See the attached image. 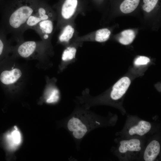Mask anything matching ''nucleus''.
<instances>
[{"instance_id":"obj_13","label":"nucleus","mask_w":161,"mask_h":161,"mask_svg":"<svg viewBox=\"0 0 161 161\" xmlns=\"http://www.w3.org/2000/svg\"><path fill=\"white\" fill-rule=\"evenodd\" d=\"M151 125L148 122L140 120L130 126L128 130V133L131 136H143L151 129Z\"/></svg>"},{"instance_id":"obj_10","label":"nucleus","mask_w":161,"mask_h":161,"mask_svg":"<svg viewBox=\"0 0 161 161\" xmlns=\"http://www.w3.org/2000/svg\"><path fill=\"white\" fill-rule=\"evenodd\" d=\"M4 140L8 149L13 151L16 150L21 143L22 135L18 128L14 126L5 134Z\"/></svg>"},{"instance_id":"obj_1","label":"nucleus","mask_w":161,"mask_h":161,"mask_svg":"<svg viewBox=\"0 0 161 161\" xmlns=\"http://www.w3.org/2000/svg\"><path fill=\"white\" fill-rule=\"evenodd\" d=\"M40 0H9L0 4V28L20 41L23 40L24 27Z\"/></svg>"},{"instance_id":"obj_11","label":"nucleus","mask_w":161,"mask_h":161,"mask_svg":"<svg viewBox=\"0 0 161 161\" xmlns=\"http://www.w3.org/2000/svg\"><path fill=\"white\" fill-rule=\"evenodd\" d=\"M118 151L121 154L127 155L136 153L141 149V143L138 139L123 140L120 142Z\"/></svg>"},{"instance_id":"obj_14","label":"nucleus","mask_w":161,"mask_h":161,"mask_svg":"<svg viewBox=\"0 0 161 161\" xmlns=\"http://www.w3.org/2000/svg\"><path fill=\"white\" fill-rule=\"evenodd\" d=\"M160 146L159 142L154 140L147 145L144 152L143 159L145 161H154L159 155Z\"/></svg>"},{"instance_id":"obj_8","label":"nucleus","mask_w":161,"mask_h":161,"mask_svg":"<svg viewBox=\"0 0 161 161\" xmlns=\"http://www.w3.org/2000/svg\"><path fill=\"white\" fill-rule=\"evenodd\" d=\"M110 34L111 31L109 29L102 28L82 36L78 35L74 41L82 42L94 41L100 42H104L109 38Z\"/></svg>"},{"instance_id":"obj_17","label":"nucleus","mask_w":161,"mask_h":161,"mask_svg":"<svg viewBox=\"0 0 161 161\" xmlns=\"http://www.w3.org/2000/svg\"><path fill=\"white\" fill-rule=\"evenodd\" d=\"M7 34L0 28V60L5 56L9 50V41Z\"/></svg>"},{"instance_id":"obj_20","label":"nucleus","mask_w":161,"mask_h":161,"mask_svg":"<svg viewBox=\"0 0 161 161\" xmlns=\"http://www.w3.org/2000/svg\"><path fill=\"white\" fill-rule=\"evenodd\" d=\"M158 0H143L144 4L143 6V9L149 13L153 10L157 4Z\"/></svg>"},{"instance_id":"obj_15","label":"nucleus","mask_w":161,"mask_h":161,"mask_svg":"<svg viewBox=\"0 0 161 161\" xmlns=\"http://www.w3.org/2000/svg\"><path fill=\"white\" fill-rule=\"evenodd\" d=\"M83 42L73 41L68 45L66 46L61 56L62 61L67 63L74 59L78 47L83 44Z\"/></svg>"},{"instance_id":"obj_4","label":"nucleus","mask_w":161,"mask_h":161,"mask_svg":"<svg viewBox=\"0 0 161 161\" xmlns=\"http://www.w3.org/2000/svg\"><path fill=\"white\" fill-rule=\"evenodd\" d=\"M46 20L56 21L55 11L42 0H40L36 8L26 21L24 28V32L32 29L41 21Z\"/></svg>"},{"instance_id":"obj_5","label":"nucleus","mask_w":161,"mask_h":161,"mask_svg":"<svg viewBox=\"0 0 161 161\" xmlns=\"http://www.w3.org/2000/svg\"><path fill=\"white\" fill-rule=\"evenodd\" d=\"M19 44L16 47V51L17 54L24 58H27L32 56L36 52H44L46 47L47 46L43 41H19Z\"/></svg>"},{"instance_id":"obj_6","label":"nucleus","mask_w":161,"mask_h":161,"mask_svg":"<svg viewBox=\"0 0 161 161\" xmlns=\"http://www.w3.org/2000/svg\"><path fill=\"white\" fill-rule=\"evenodd\" d=\"M75 20L66 23L60 28L58 37V43L66 46L72 42L78 35Z\"/></svg>"},{"instance_id":"obj_16","label":"nucleus","mask_w":161,"mask_h":161,"mask_svg":"<svg viewBox=\"0 0 161 161\" xmlns=\"http://www.w3.org/2000/svg\"><path fill=\"white\" fill-rule=\"evenodd\" d=\"M140 0H124L121 4L120 9L123 13H130L138 6Z\"/></svg>"},{"instance_id":"obj_18","label":"nucleus","mask_w":161,"mask_h":161,"mask_svg":"<svg viewBox=\"0 0 161 161\" xmlns=\"http://www.w3.org/2000/svg\"><path fill=\"white\" fill-rule=\"evenodd\" d=\"M119 41L121 44L127 45L131 44L133 41L135 35L134 32L131 30H125L121 33Z\"/></svg>"},{"instance_id":"obj_19","label":"nucleus","mask_w":161,"mask_h":161,"mask_svg":"<svg viewBox=\"0 0 161 161\" xmlns=\"http://www.w3.org/2000/svg\"><path fill=\"white\" fill-rule=\"evenodd\" d=\"M59 90L55 88L49 89L45 94L46 102L48 103H54L58 101L60 98Z\"/></svg>"},{"instance_id":"obj_3","label":"nucleus","mask_w":161,"mask_h":161,"mask_svg":"<svg viewBox=\"0 0 161 161\" xmlns=\"http://www.w3.org/2000/svg\"><path fill=\"white\" fill-rule=\"evenodd\" d=\"M78 6V0H64L60 6L56 7L57 24L54 31L59 30L66 23L75 19L80 13Z\"/></svg>"},{"instance_id":"obj_2","label":"nucleus","mask_w":161,"mask_h":161,"mask_svg":"<svg viewBox=\"0 0 161 161\" xmlns=\"http://www.w3.org/2000/svg\"><path fill=\"white\" fill-rule=\"evenodd\" d=\"M95 119L88 111H78L69 118L66 128L74 138L80 140L99 124Z\"/></svg>"},{"instance_id":"obj_9","label":"nucleus","mask_w":161,"mask_h":161,"mask_svg":"<svg viewBox=\"0 0 161 161\" xmlns=\"http://www.w3.org/2000/svg\"><path fill=\"white\" fill-rule=\"evenodd\" d=\"M129 78L123 77L118 80L113 85L110 96L113 100H118L125 94L131 84Z\"/></svg>"},{"instance_id":"obj_21","label":"nucleus","mask_w":161,"mask_h":161,"mask_svg":"<svg viewBox=\"0 0 161 161\" xmlns=\"http://www.w3.org/2000/svg\"><path fill=\"white\" fill-rule=\"evenodd\" d=\"M150 61L149 58L145 56H139L137 58L134 62V65L136 66L145 65Z\"/></svg>"},{"instance_id":"obj_7","label":"nucleus","mask_w":161,"mask_h":161,"mask_svg":"<svg viewBox=\"0 0 161 161\" xmlns=\"http://www.w3.org/2000/svg\"><path fill=\"white\" fill-rule=\"evenodd\" d=\"M54 21L51 20L42 21L32 29L35 31L42 41L48 46L51 44V40L54 31Z\"/></svg>"},{"instance_id":"obj_22","label":"nucleus","mask_w":161,"mask_h":161,"mask_svg":"<svg viewBox=\"0 0 161 161\" xmlns=\"http://www.w3.org/2000/svg\"><path fill=\"white\" fill-rule=\"evenodd\" d=\"M2 0H0V4L2 2L1 1Z\"/></svg>"},{"instance_id":"obj_12","label":"nucleus","mask_w":161,"mask_h":161,"mask_svg":"<svg viewBox=\"0 0 161 161\" xmlns=\"http://www.w3.org/2000/svg\"><path fill=\"white\" fill-rule=\"evenodd\" d=\"M21 75V70L18 68L3 69L0 71V83L4 86H8L16 82Z\"/></svg>"}]
</instances>
